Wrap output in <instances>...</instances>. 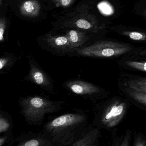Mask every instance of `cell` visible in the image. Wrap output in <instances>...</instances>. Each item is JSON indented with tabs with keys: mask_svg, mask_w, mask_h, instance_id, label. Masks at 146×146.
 <instances>
[{
	"mask_svg": "<svg viewBox=\"0 0 146 146\" xmlns=\"http://www.w3.org/2000/svg\"><path fill=\"white\" fill-rule=\"evenodd\" d=\"M41 5L36 0L25 1L21 5L20 11L24 16L28 17H35L39 15Z\"/></svg>",
	"mask_w": 146,
	"mask_h": 146,
	"instance_id": "obj_13",
	"label": "cell"
},
{
	"mask_svg": "<svg viewBox=\"0 0 146 146\" xmlns=\"http://www.w3.org/2000/svg\"><path fill=\"white\" fill-rule=\"evenodd\" d=\"M6 27V20L4 18H0V42L3 40V34L5 32Z\"/></svg>",
	"mask_w": 146,
	"mask_h": 146,
	"instance_id": "obj_21",
	"label": "cell"
},
{
	"mask_svg": "<svg viewBox=\"0 0 146 146\" xmlns=\"http://www.w3.org/2000/svg\"><path fill=\"white\" fill-rule=\"evenodd\" d=\"M2 4V3L1 0H0V5H1Z\"/></svg>",
	"mask_w": 146,
	"mask_h": 146,
	"instance_id": "obj_24",
	"label": "cell"
},
{
	"mask_svg": "<svg viewBox=\"0 0 146 146\" xmlns=\"http://www.w3.org/2000/svg\"><path fill=\"white\" fill-rule=\"evenodd\" d=\"M8 62V60L7 58H0V70L4 68Z\"/></svg>",
	"mask_w": 146,
	"mask_h": 146,
	"instance_id": "obj_22",
	"label": "cell"
},
{
	"mask_svg": "<svg viewBox=\"0 0 146 146\" xmlns=\"http://www.w3.org/2000/svg\"><path fill=\"white\" fill-rule=\"evenodd\" d=\"M10 127V124L8 120L0 116V133L8 131Z\"/></svg>",
	"mask_w": 146,
	"mask_h": 146,
	"instance_id": "obj_18",
	"label": "cell"
},
{
	"mask_svg": "<svg viewBox=\"0 0 146 146\" xmlns=\"http://www.w3.org/2000/svg\"><path fill=\"white\" fill-rule=\"evenodd\" d=\"M21 104L25 118L30 121L37 123L42 121L46 114L60 111L65 102L50 100L43 97H31L24 98Z\"/></svg>",
	"mask_w": 146,
	"mask_h": 146,
	"instance_id": "obj_4",
	"label": "cell"
},
{
	"mask_svg": "<svg viewBox=\"0 0 146 146\" xmlns=\"http://www.w3.org/2000/svg\"><path fill=\"white\" fill-rule=\"evenodd\" d=\"M62 86L71 94L91 101L93 104L107 98L110 95L108 90L85 80H67L63 83Z\"/></svg>",
	"mask_w": 146,
	"mask_h": 146,
	"instance_id": "obj_5",
	"label": "cell"
},
{
	"mask_svg": "<svg viewBox=\"0 0 146 146\" xmlns=\"http://www.w3.org/2000/svg\"><path fill=\"white\" fill-rule=\"evenodd\" d=\"M16 146H52L50 141L42 137L23 141Z\"/></svg>",
	"mask_w": 146,
	"mask_h": 146,
	"instance_id": "obj_16",
	"label": "cell"
},
{
	"mask_svg": "<svg viewBox=\"0 0 146 146\" xmlns=\"http://www.w3.org/2000/svg\"><path fill=\"white\" fill-rule=\"evenodd\" d=\"M75 0H52L53 2L55 3L57 7H69Z\"/></svg>",
	"mask_w": 146,
	"mask_h": 146,
	"instance_id": "obj_20",
	"label": "cell"
},
{
	"mask_svg": "<svg viewBox=\"0 0 146 146\" xmlns=\"http://www.w3.org/2000/svg\"><path fill=\"white\" fill-rule=\"evenodd\" d=\"M131 104L142 110H146V93L128 89L119 90Z\"/></svg>",
	"mask_w": 146,
	"mask_h": 146,
	"instance_id": "obj_12",
	"label": "cell"
},
{
	"mask_svg": "<svg viewBox=\"0 0 146 146\" xmlns=\"http://www.w3.org/2000/svg\"><path fill=\"white\" fill-rule=\"evenodd\" d=\"M99 133V131L97 129L91 130L83 134L71 146H95Z\"/></svg>",
	"mask_w": 146,
	"mask_h": 146,
	"instance_id": "obj_14",
	"label": "cell"
},
{
	"mask_svg": "<svg viewBox=\"0 0 146 146\" xmlns=\"http://www.w3.org/2000/svg\"><path fill=\"white\" fill-rule=\"evenodd\" d=\"M116 31L121 36L126 37L132 41L140 42H146V33L145 32L127 29H118Z\"/></svg>",
	"mask_w": 146,
	"mask_h": 146,
	"instance_id": "obj_15",
	"label": "cell"
},
{
	"mask_svg": "<svg viewBox=\"0 0 146 146\" xmlns=\"http://www.w3.org/2000/svg\"><path fill=\"white\" fill-rule=\"evenodd\" d=\"M44 40L45 48L57 56H67L74 50L65 35L55 36L48 34Z\"/></svg>",
	"mask_w": 146,
	"mask_h": 146,
	"instance_id": "obj_7",
	"label": "cell"
},
{
	"mask_svg": "<svg viewBox=\"0 0 146 146\" xmlns=\"http://www.w3.org/2000/svg\"><path fill=\"white\" fill-rule=\"evenodd\" d=\"M134 146H146V141L142 135L138 134L135 136Z\"/></svg>",
	"mask_w": 146,
	"mask_h": 146,
	"instance_id": "obj_19",
	"label": "cell"
},
{
	"mask_svg": "<svg viewBox=\"0 0 146 146\" xmlns=\"http://www.w3.org/2000/svg\"><path fill=\"white\" fill-rule=\"evenodd\" d=\"M139 54L146 56L145 47H137L124 42L111 40H97L87 45L75 49L69 57L97 59H118L125 55Z\"/></svg>",
	"mask_w": 146,
	"mask_h": 146,
	"instance_id": "obj_2",
	"label": "cell"
},
{
	"mask_svg": "<svg viewBox=\"0 0 146 146\" xmlns=\"http://www.w3.org/2000/svg\"><path fill=\"white\" fill-rule=\"evenodd\" d=\"M30 70L28 78L42 88L51 94H55L54 83L50 77L38 66L33 59H29Z\"/></svg>",
	"mask_w": 146,
	"mask_h": 146,
	"instance_id": "obj_8",
	"label": "cell"
},
{
	"mask_svg": "<svg viewBox=\"0 0 146 146\" xmlns=\"http://www.w3.org/2000/svg\"><path fill=\"white\" fill-rule=\"evenodd\" d=\"M7 139V136L0 137V146L3 145L6 143Z\"/></svg>",
	"mask_w": 146,
	"mask_h": 146,
	"instance_id": "obj_23",
	"label": "cell"
},
{
	"mask_svg": "<svg viewBox=\"0 0 146 146\" xmlns=\"http://www.w3.org/2000/svg\"><path fill=\"white\" fill-rule=\"evenodd\" d=\"M88 123V116L77 110L61 115L46 123L45 130L52 141L61 146L71 145L83 133Z\"/></svg>",
	"mask_w": 146,
	"mask_h": 146,
	"instance_id": "obj_1",
	"label": "cell"
},
{
	"mask_svg": "<svg viewBox=\"0 0 146 146\" xmlns=\"http://www.w3.org/2000/svg\"><path fill=\"white\" fill-rule=\"evenodd\" d=\"M63 29H76L97 35L105 29L104 24L99 23L93 15L88 12V7L84 5L76 9L74 14L61 25Z\"/></svg>",
	"mask_w": 146,
	"mask_h": 146,
	"instance_id": "obj_6",
	"label": "cell"
},
{
	"mask_svg": "<svg viewBox=\"0 0 146 146\" xmlns=\"http://www.w3.org/2000/svg\"><path fill=\"white\" fill-rule=\"evenodd\" d=\"M131 103L124 96L115 95L93 104L94 123L99 127H116L127 115Z\"/></svg>",
	"mask_w": 146,
	"mask_h": 146,
	"instance_id": "obj_3",
	"label": "cell"
},
{
	"mask_svg": "<svg viewBox=\"0 0 146 146\" xmlns=\"http://www.w3.org/2000/svg\"><path fill=\"white\" fill-rule=\"evenodd\" d=\"M64 35L73 49L81 48L93 42L92 36L95 34L76 29H69Z\"/></svg>",
	"mask_w": 146,
	"mask_h": 146,
	"instance_id": "obj_11",
	"label": "cell"
},
{
	"mask_svg": "<svg viewBox=\"0 0 146 146\" xmlns=\"http://www.w3.org/2000/svg\"><path fill=\"white\" fill-rule=\"evenodd\" d=\"M120 68L128 71L146 72V56L139 54L125 55L117 61Z\"/></svg>",
	"mask_w": 146,
	"mask_h": 146,
	"instance_id": "obj_10",
	"label": "cell"
},
{
	"mask_svg": "<svg viewBox=\"0 0 146 146\" xmlns=\"http://www.w3.org/2000/svg\"><path fill=\"white\" fill-rule=\"evenodd\" d=\"M119 90L128 89L146 93V77L137 74L121 73L117 82Z\"/></svg>",
	"mask_w": 146,
	"mask_h": 146,
	"instance_id": "obj_9",
	"label": "cell"
},
{
	"mask_svg": "<svg viewBox=\"0 0 146 146\" xmlns=\"http://www.w3.org/2000/svg\"><path fill=\"white\" fill-rule=\"evenodd\" d=\"M131 138V131L128 130L125 135L120 139L117 140L112 146H130Z\"/></svg>",
	"mask_w": 146,
	"mask_h": 146,
	"instance_id": "obj_17",
	"label": "cell"
}]
</instances>
